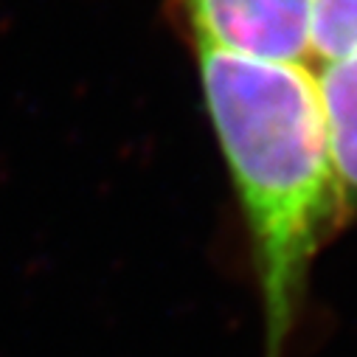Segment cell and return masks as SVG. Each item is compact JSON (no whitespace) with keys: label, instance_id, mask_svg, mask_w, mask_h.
<instances>
[{"label":"cell","instance_id":"2","mask_svg":"<svg viewBox=\"0 0 357 357\" xmlns=\"http://www.w3.org/2000/svg\"><path fill=\"white\" fill-rule=\"evenodd\" d=\"M174 6L192 40L256 59H312L310 0H174Z\"/></svg>","mask_w":357,"mask_h":357},{"label":"cell","instance_id":"3","mask_svg":"<svg viewBox=\"0 0 357 357\" xmlns=\"http://www.w3.org/2000/svg\"><path fill=\"white\" fill-rule=\"evenodd\" d=\"M312 73L343 206L357 208V48L318 62Z\"/></svg>","mask_w":357,"mask_h":357},{"label":"cell","instance_id":"1","mask_svg":"<svg viewBox=\"0 0 357 357\" xmlns=\"http://www.w3.org/2000/svg\"><path fill=\"white\" fill-rule=\"evenodd\" d=\"M203 102L250 242L264 357H284L312 264L346 211L315 73L195 40Z\"/></svg>","mask_w":357,"mask_h":357},{"label":"cell","instance_id":"4","mask_svg":"<svg viewBox=\"0 0 357 357\" xmlns=\"http://www.w3.org/2000/svg\"><path fill=\"white\" fill-rule=\"evenodd\" d=\"M312 59L326 62L357 48V0H310Z\"/></svg>","mask_w":357,"mask_h":357}]
</instances>
